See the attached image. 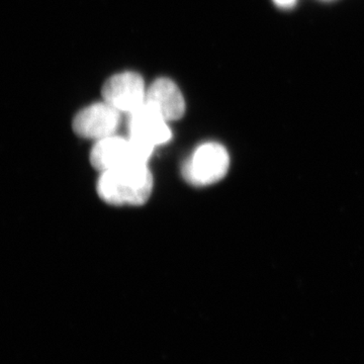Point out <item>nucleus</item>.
I'll use <instances>...</instances> for the list:
<instances>
[{
	"label": "nucleus",
	"instance_id": "423d86ee",
	"mask_svg": "<svg viewBox=\"0 0 364 364\" xmlns=\"http://www.w3.org/2000/svg\"><path fill=\"white\" fill-rule=\"evenodd\" d=\"M119 114L105 102L91 105L74 117L73 130L83 138L102 140L114 135L119 127Z\"/></svg>",
	"mask_w": 364,
	"mask_h": 364
},
{
	"label": "nucleus",
	"instance_id": "7ed1b4c3",
	"mask_svg": "<svg viewBox=\"0 0 364 364\" xmlns=\"http://www.w3.org/2000/svg\"><path fill=\"white\" fill-rule=\"evenodd\" d=\"M153 149L131 139L112 135L98 140L90 153V162L100 172L131 164H148Z\"/></svg>",
	"mask_w": 364,
	"mask_h": 364
},
{
	"label": "nucleus",
	"instance_id": "39448f33",
	"mask_svg": "<svg viewBox=\"0 0 364 364\" xmlns=\"http://www.w3.org/2000/svg\"><path fill=\"white\" fill-rule=\"evenodd\" d=\"M129 136L154 150L157 146L169 142L172 134L168 122L145 102L130 114Z\"/></svg>",
	"mask_w": 364,
	"mask_h": 364
},
{
	"label": "nucleus",
	"instance_id": "f257e3e1",
	"mask_svg": "<svg viewBox=\"0 0 364 364\" xmlns=\"http://www.w3.org/2000/svg\"><path fill=\"white\" fill-rule=\"evenodd\" d=\"M153 176L148 164H131L102 172L97 193L114 205H141L149 200Z\"/></svg>",
	"mask_w": 364,
	"mask_h": 364
},
{
	"label": "nucleus",
	"instance_id": "20e7f679",
	"mask_svg": "<svg viewBox=\"0 0 364 364\" xmlns=\"http://www.w3.org/2000/svg\"><path fill=\"white\" fill-rule=\"evenodd\" d=\"M143 78L134 72H124L109 78L102 87L104 102L119 112L129 114L140 109L146 102Z\"/></svg>",
	"mask_w": 364,
	"mask_h": 364
},
{
	"label": "nucleus",
	"instance_id": "f03ea898",
	"mask_svg": "<svg viewBox=\"0 0 364 364\" xmlns=\"http://www.w3.org/2000/svg\"><path fill=\"white\" fill-rule=\"evenodd\" d=\"M230 166L228 151L221 144H203L193 151L182 166V176L193 186H208L226 176Z\"/></svg>",
	"mask_w": 364,
	"mask_h": 364
},
{
	"label": "nucleus",
	"instance_id": "0eeeda50",
	"mask_svg": "<svg viewBox=\"0 0 364 364\" xmlns=\"http://www.w3.org/2000/svg\"><path fill=\"white\" fill-rule=\"evenodd\" d=\"M146 104L150 105L167 122L176 121L186 112V102L181 91L173 81L157 79L146 93Z\"/></svg>",
	"mask_w": 364,
	"mask_h": 364
},
{
	"label": "nucleus",
	"instance_id": "6e6552de",
	"mask_svg": "<svg viewBox=\"0 0 364 364\" xmlns=\"http://www.w3.org/2000/svg\"><path fill=\"white\" fill-rule=\"evenodd\" d=\"M279 6L289 7L293 6L296 0H274Z\"/></svg>",
	"mask_w": 364,
	"mask_h": 364
}]
</instances>
